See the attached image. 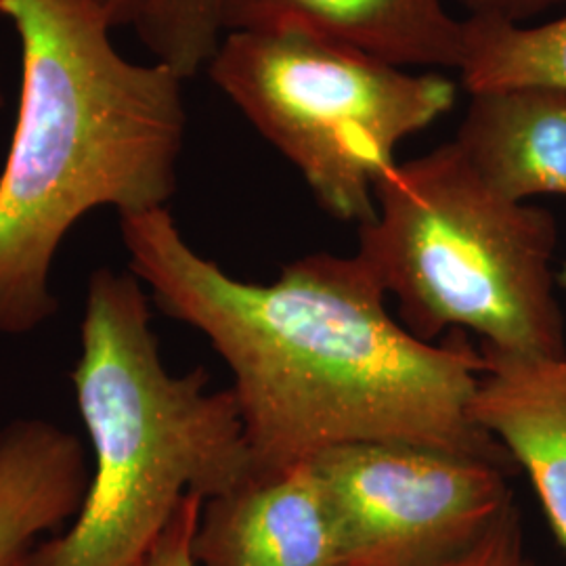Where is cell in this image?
Instances as JSON below:
<instances>
[{
  "label": "cell",
  "mask_w": 566,
  "mask_h": 566,
  "mask_svg": "<svg viewBox=\"0 0 566 566\" xmlns=\"http://www.w3.org/2000/svg\"><path fill=\"white\" fill-rule=\"evenodd\" d=\"M455 145L507 202L566 196V91L512 86L472 93Z\"/></svg>",
  "instance_id": "cell-10"
},
{
  "label": "cell",
  "mask_w": 566,
  "mask_h": 566,
  "mask_svg": "<svg viewBox=\"0 0 566 566\" xmlns=\"http://www.w3.org/2000/svg\"><path fill=\"white\" fill-rule=\"evenodd\" d=\"M485 371L470 416L528 474L566 552V355L518 357L481 348Z\"/></svg>",
  "instance_id": "cell-9"
},
{
  "label": "cell",
  "mask_w": 566,
  "mask_h": 566,
  "mask_svg": "<svg viewBox=\"0 0 566 566\" xmlns=\"http://www.w3.org/2000/svg\"><path fill=\"white\" fill-rule=\"evenodd\" d=\"M133 275L200 329L233 374L250 479L350 443H409L516 468L470 416L485 371L455 329L416 338L359 254H308L273 283L240 282L182 238L168 208L120 217Z\"/></svg>",
  "instance_id": "cell-1"
},
{
  "label": "cell",
  "mask_w": 566,
  "mask_h": 566,
  "mask_svg": "<svg viewBox=\"0 0 566 566\" xmlns=\"http://www.w3.org/2000/svg\"><path fill=\"white\" fill-rule=\"evenodd\" d=\"M374 196L376 219L359 227L357 254L416 338L470 329L485 350L565 357L552 212L500 198L453 142L388 168Z\"/></svg>",
  "instance_id": "cell-4"
},
{
  "label": "cell",
  "mask_w": 566,
  "mask_h": 566,
  "mask_svg": "<svg viewBox=\"0 0 566 566\" xmlns=\"http://www.w3.org/2000/svg\"><path fill=\"white\" fill-rule=\"evenodd\" d=\"M91 472L81 441L44 420L0 430V566H21L36 537L81 512Z\"/></svg>",
  "instance_id": "cell-11"
},
{
  "label": "cell",
  "mask_w": 566,
  "mask_h": 566,
  "mask_svg": "<svg viewBox=\"0 0 566 566\" xmlns=\"http://www.w3.org/2000/svg\"><path fill=\"white\" fill-rule=\"evenodd\" d=\"M206 70L325 212L357 227L376 219L374 187L397 147L458 97L441 74H411L298 30L227 32Z\"/></svg>",
  "instance_id": "cell-5"
},
{
  "label": "cell",
  "mask_w": 566,
  "mask_h": 566,
  "mask_svg": "<svg viewBox=\"0 0 566 566\" xmlns=\"http://www.w3.org/2000/svg\"><path fill=\"white\" fill-rule=\"evenodd\" d=\"M458 2L464 7L468 18L523 23L563 0H458Z\"/></svg>",
  "instance_id": "cell-16"
},
{
  "label": "cell",
  "mask_w": 566,
  "mask_h": 566,
  "mask_svg": "<svg viewBox=\"0 0 566 566\" xmlns=\"http://www.w3.org/2000/svg\"><path fill=\"white\" fill-rule=\"evenodd\" d=\"M227 0H149L135 30L154 60L189 81L217 53L224 36Z\"/></svg>",
  "instance_id": "cell-13"
},
{
  "label": "cell",
  "mask_w": 566,
  "mask_h": 566,
  "mask_svg": "<svg viewBox=\"0 0 566 566\" xmlns=\"http://www.w3.org/2000/svg\"><path fill=\"white\" fill-rule=\"evenodd\" d=\"M227 32L298 30L399 67H455L464 20L443 0H227Z\"/></svg>",
  "instance_id": "cell-8"
},
{
  "label": "cell",
  "mask_w": 566,
  "mask_h": 566,
  "mask_svg": "<svg viewBox=\"0 0 566 566\" xmlns=\"http://www.w3.org/2000/svg\"><path fill=\"white\" fill-rule=\"evenodd\" d=\"M2 105H4V93H2V88H0V109H2Z\"/></svg>",
  "instance_id": "cell-19"
},
{
  "label": "cell",
  "mask_w": 566,
  "mask_h": 566,
  "mask_svg": "<svg viewBox=\"0 0 566 566\" xmlns=\"http://www.w3.org/2000/svg\"><path fill=\"white\" fill-rule=\"evenodd\" d=\"M203 497L191 493L175 510L163 535L147 552L142 566H198L193 558V537L200 523Z\"/></svg>",
  "instance_id": "cell-15"
},
{
  "label": "cell",
  "mask_w": 566,
  "mask_h": 566,
  "mask_svg": "<svg viewBox=\"0 0 566 566\" xmlns=\"http://www.w3.org/2000/svg\"><path fill=\"white\" fill-rule=\"evenodd\" d=\"M556 282L560 283V285H563V287L566 290V263L565 266L560 269V273L556 275Z\"/></svg>",
  "instance_id": "cell-18"
},
{
  "label": "cell",
  "mask_w": 566,
  "mask_h": 566,
  "mask_svg": "<svg viewBox=\"0 0 566 566\" xmlns=\"http://www.w3.org/2000/svg\"><path fill=\"white\" fill-rule=\"evenodd\" d=\"M81 338L72 382L95 470L74 525L21 566H142L187 495L212 500L250 479L242 416L202 367L166 369L133 273L91 275Z\"/></svg>",
  "instance_id": "cell-3"
},
{
  "label": "cell",
  "mask_w": 566,
  "mask_h": 566,
  "mask_svg": "<svg viewBox=\"0 0 566 566\" xmlns=\"http://www.w3.org/2000/svg\"><path fill=\"white\" fill-rule=\"evenodd\" d=\"M343 566H434L474 546L512 502L510 465L409 443H350L313 458Z\"/></svg>",
  "instance_id": "cell-6"
},
{
  "label": "cell",
  "mask_w": 566,
  "mask_h": 566,
  "mask_svg": "<svg viewBox=\"0 0 566 566\" xmlns=\"http://www.w3.org/2000/svg\"><path fill=\"white\" fill-rule=\"evenodd\" d=\"M198 566H343L340 535L313 460L206 500Z\"/></svg>",
  "instance_id": "cell-7"
},
{
  "label": "cell",
  "mask_w": 566,
  "mask_h": 566,
  "mask_svg": "<svg viewBox=\"0 0 566 566\" xmlns=\"http://www.w3.org/2000/svg\"><path fill=\"white\" fill-rule=\"evenodd\" d=\"M114 28L137 25L149 0H95Z\"/></svg>",
  "instance_id": "cell-17"
},
{
  "label": "cell",
  "mask_w": 566,
  "mask_h": 566,
  "mask_svg": "<svg viewBox=\"0 0 566 566\" xmlns=\"http://www.w3.org/2000/svg\"><path fill=\"white\" fill-rule=\"evenodd\" d=\"M21 46L18 120L0 172V332L51 319V266L95 208H166L187 133L181 78L126 60L95 0H0Z\"/></svg>",
  "instance_id": "cell-2"
},
{
  "label": "cell",
  "mask_w": 566,
  "mask_h": 566,
  "mask_svg": "<svg viewBox=\"0 0 566 566\" xmlns=\"http://www.w3.org/2000/svg\"><path fill=\"white\" fill-rule=\"evenodd\" d=\"M465 91L554 86L566 91V18L542 25L504 20H464Z\"/></svg>",
  "instance_id": "cell-12"
},
{
  "label": "cell",
  "mask_w": 566,
  "mask_h": 566,
  "mask_svg": "<svg viewBox=\"0 0 566 566\" xmlns=\"http://www.w3.org/2000/svg\"><path fill=\"white\" fill-rule=\"evenodd\" d=\"M434 566H537L526 549L523 518L514 500L502 510V514L474 546Z\"/></svg>",
  "instance_id": "cell-14"
}]
</instances>
